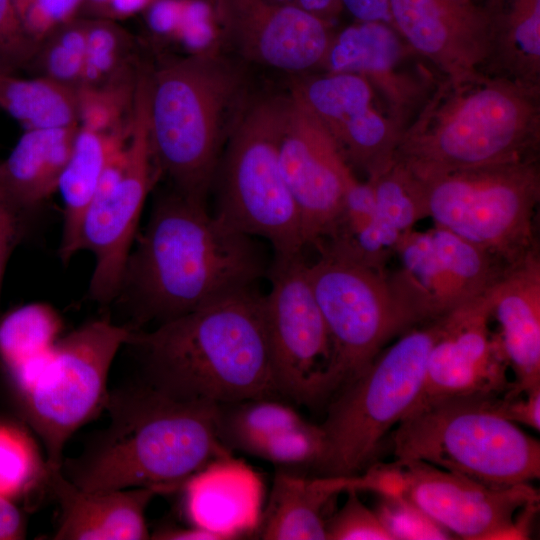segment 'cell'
Segmentation results:
<instances>
[{"label":"cell","instance_id":"obj_33","mask_svg":"<svg viewBox=\"0 0 540 540\" xmlns=\"http://www.w3.org/2000/svg\"><path fill=\"white\" fill-rule=\"evenodd\" d=\"M137 74L131 65L102 84L78 87V124L96 130L130 126Z\"/></svg>","mask_w":540,"mask_h":540},{"label":"cell","instance_id":"obj_18","mask_svg":"<svg viewBox=\"0 0 540 540\" xmlns=\"http://www.w3.org/2000/svg\"><path fill=\"white\" fill-rule=\"evenodd\" d=\"M323 69L362 76L403 134L444 77L385 22H357L334 35Z\"/></svg>","mask_w":540,"mask_h":540},{"label":"cell","instance_id":"obj_13","mask_svg":"<svg viewBox=\"0 0 540 540\" xmlns=\"http://www.w3.org/2000/svg\"><path fill=\"white\" fill-rule=\"evenodd\" d=\"M368 490L397 493L450 535L466 540L526 539L539 493L530 483L493 487L417 460L369 467Z\"/></svg>","mask_w":540,"mask_h":540},{"label":"cell","instance_id":"obj_34","mask_svg":"<svg viewBox=\"0 0 540 540\" xmlns=\"http://www.w3.org/2000/svg\"><path fill=\"white\" fill-rule=\"evenodd\" d=\"M48 467L31 435L17 424L0 421V496L17 499L40 484Z\"/></svg>","mask_w":540,"mask_h":540},{"label":"cell","instance_id":"obj_42","mask_svg":"<svg viewBox=\"0 0 540 540\" xmlns=\"http://www.w3.org/2000/svg\"><path fill=\"white\" fill-rule=\"evenodd\" d=\"M495 405L509 421L540 431V387L514 397H497Z\"/></svg>","mask_w":540,"mask_h":540},{"label":"cell","instance_id":"obj_11","mask_svg":"<svg viewBox=\"0 0 540 540\" xmlns=\"http://www.w3.org/2000/svg\"><path fill=\"white\" fill-rule=\"evenodd\" d=\"M308 276L331 341L324 400L352 382L394 337L412 328L388 274L346 256L319 251Z\"/></svg>","mask_w":540,"mask_h":540},{"label":"cell","instance_id":"obj_2","mask_svg":"<svg viewBox=\"0 0 540 540\" xmlns=\"http://www.w3.org/2000/svg\"><path fill=\"white\" fill-rule=\"evenodd\" d=\"M219 405L173 398L142 379L109 391V425L75 458L67 479L88 491L181 488L212 463L230 458L218 431Z\"/></svg>","mask_w":540,"mask_h":540},{"label":"cell","instance_id":"obj_27","mask_svg":"<svg viewBox=\"0 0 540 540\" xmlns=\"http://www.w3.org/2000/svg\"><path fill=\"white\" fill-rule=\"evenodd\" d=\"M130 131L131 124L117 130H96L78 125L71 154L57 187L63 202L59 248L63 262L78 253V234L84 212L94 196L106 165L127 140Z\"/></svg>","mask_w":540,"mask_h":540},{"label":"cell","instance_id":"obj_49","mask_svg":"<svg viewBox=\"0 0 540 540\" xmlns=\"http://www.w3.org/2000/svg\"><path fill=\"white\" fill-rule=\"evenodd\" d=\"M281 3L293 4V0H274Z\"/></svg>","mask_w":540,"mask_h":540},{"label":"cell","instance_id":"obj_50","mask_svg":"<svg viewBox=\"0 0 540 540\" xmlns=\"http://www.w3.org/2000/svg\"><path fill=\"white\" fill-rule=\"evenodd\" d=\"M476 1L484 5V3H485L487 0H476Z\"/></svg>","mask_w":540,"mask_h":540},{"label":"cell","instance_id":"obj_7","mask_svg":"<svg viewBox=\"0 0 540 540\" xmlns=\"http://www.w3.org/2000/svg\"><path fill=\"white\" fill-rule=\"evenodd\" d=\"M289 93L248 96L225 142L213 185L214 213L236 230L266 240L276 258L303 255L298 209L279 164Z\"/></svg>","mask_w":540,"mask_h":540},{"label":"cell","instance_id":"obj_16","mask_svg":"<svg viewBox=\"0 0 540 540\" xmlns=\"http://www.w3.org/2000/svg\"><path fill=\"white\" fill-rule=\"evenodd\" d=\"M290 92L325 128L349 166L364 172L367 180L391 166L403 131L362 76L325 71L296 79Z\"/></svg>","mask_w":540,"mask_h":540},{"label":"cell","instance_id":"obj_25","mask_svg":"<svg viewBox=\"0 0 540 540\" xmlns=\"http://www.w3.org/2000/svg\"><path fill=\"white\" fill-rule=\"evenodd\" d=\"M78 125L26 130L0 162V182L18 211L35 208L57 191Z\"/></svg>","mask_w":540,"mask_h":540},{"label":"cell","instance_id":"obj_31","mask_svg":"<svg viewBox=\"0 0 540 540\" xmlns=\"http://www.w3.org/2000/svg\"><path fill=\"white\" fill-rule=\"evenodd\" d=\"M380 226L396 238L427 217L423 189L417 177L394 160L389 168L368 179Z\"/></svg>","mask_w":540,"mask_h":540},{"label":"cell","instance_id":"obj_12","mask_svg":"<svg viewBox=\"0 0 540 540\" xmlns=\"http://www.w3.org/2000/svg\"><path fill=\"white\" fill-rule=\"evenodd\" d=\"M148 98L149 71L140 68L130 135L106 165L79 228L77 252L86 250L94 256L89 295L100 304L119 295L140 216L157 177Z\"/></svg>","mask_w":540,"mask_h":540},{"label":"cell","instance_id":"obj_24","mask_svg":"<svg viewBox=\"0 0 540 540\" xmlns=\"http://www.w3.org/2000/svg\"><path fill=\"white\" fill-rule=\"evenodd\" d=\"M357 476L305 477L278 470L264 509L259 537L265 540H325L329 505L341 493L358 491Z\"/></svg>","mask_w":540,"mask_h":540},{"label":"cell","instance_id":"obj_15","mask_svg":"<svg viewBox=\"0 0 540 540\" xmlns=\"http://www.w3.org/2000/svg\"><path fill=\"white\" fill-rule=\"evenodd\" d=\"M278 154L306 246L318 249L339 223L346 191L360 181L325 128L291 92Z\"/></svg>","mask_w":540,"mask_h":540},{"label":"cell","instance_id":"obj_23","mask_svg":"<svg viewBox=\"0 0 540 540\" xmlns=\"http://www.w3.org/2000/svg\"><path fill=\"white\" fill-rule=\"evenodd\" d=\"M395 254L400 266L388 280L412 327L438 320L468 302L430 230L402 234Z\"/></svg>","mask_w":540,"mask_h":540},{"label":"cell","instance_id":"obj_10","mask_svg":"<svg viewBox=\"0 0 540 540\" xmlns=\"http://www.w3.org/2000/svg\"><path fill=\"white\" fill-rule=\"evenodd\" d=\"M132 330L109 319L84 324L59 338L37 377L16 392L24 419L44 445L48 471L61 468L67 441L106 408L109 371Z\"/></svg>","mask_w":540,"mask_h":540},{"label":"cell","instance_id":"obj_20","mask_svg":"<svg viewBox=\"0 0 540 540\" xmlns=\"http://www.w3.org/2000/svg\"><path fill=\"white\" fill-rule=\"evenodd\" d=\"M391 25L445 77L482 70L488 18L476 0H389Z\"/></svg>","mask_w":540,"mask_h":540},{"label":"cell","instance_id":"obj_26","mask_svg":"<svg viewBox=\"0 0 540 540\" xmlns=\"http://www.w3.org/2000/svg\"><path fill=\"white\" fill-rule=\"evenodd\" d=\"M488 51L482 71L540 87V0H487Z\"/></svg>","mask_w":540,"mask_h":540},{"label":"cell","instance_id":"obj_21","mask_svg":"<svg viewBox=\"0 0 540 540\" xmlns=\"http://www.w3.org/2000/svg\"><path fill=\"white\" fill-rule=\"evenodd\" d=\"M491 318L508 367L514 374L504 397L540 387V255L531 253L487 292Z\"/></svg>","mask_w":540,"mask_h":540},{"label":"cell","instance_id":"obj_38","mask_svg":"<svg viewBox=\"0 0 540 540\" xmlns=\"http://www.w3.org/2000/svg\"><path fill=\"white\" fill-rule=\"evenodd\" d=\"M381 501L375 512L393 540L451 539V535L397 493L379 492Z\"/></svg>","mask_w":540,"mask_h":540},{"label":"cell","instance_id":"obj_36","mask_svg":"<svg viewBox=\"0 0 540 540\" xmlns=\"http://www.w3.org/2000/svg\"><path fill=\"white\" fill-rule=\"evenodd\" d=\"M86 54L79 87L106 82L131 66L132 36L115 20L86 18Z\"/></svg>","mask_w":540,"mask_h":540},{"label":"cell","instance_id":"obj_48","mask_svg":"<svg viewBox=\"0 0 540 540\" xmlns=\"http://www.w3.org/2000/svg\"><path fill=\"white\" fill-rule=\"evenodd\" d=\"M111 0H82L80 10H84L95 17H104Z\"/></svg>","mask_w":540,"mask_h":540},{"label":"cell","instance_id":"obj_46","mask_svg":"<svg viewBox=\"0 0 540 540\" xmlns=\"http://www.w3.org/2000/svg\"><path fill=\"white\" fill-rule=\"evenodd\" d=\"M358 22L391 24L389 0H338Z\"/></svg>","mask_w":540,"mask_h":540},{"label":"cell","instance_id":"obj_44","mask_svg":"<svg viewBox=\"0 0 540 540\" xmlns=\"http://www.w3.org/2000/svg\"><path fill=\"white\" fill-rule=\"evenodd\" d=\"M184 0H153L147 8L148 26L158 33L178 30Z\"/></svg>","mask_w":540,"mask_h":540},{"label":"cell","instance_id":"obj_6","mask_svg":"<svg viewBox=\"0 0 540 540\" xmlns=\"http://www.w3.org/2000/svg\"><path fill=\"white\" fill-rule=\"evenodd\" d=\"M497 397H454L408 411L392 434L395 460H417L493 487L540 478V443L506 419Z\"/></svg>","mask_w":540,"mask_h":540},{"label":"cell","instance_id":"obj_14","mask_svg":"<svg viewBox=\"0 0 540 540\" xmlns=\"http://www.w3.org/2000/svg\"><path fill=\"white\" fill-rule=\"evenodd\" d=\"M262 310L276 392L297 403L324 400L331 341L303 255L275 258Z\"/></svg>","mask_w":540,"mask_h":540},{"label":"cell","instance_id":"obj_28","mask_svg":"<svg viewBox=\"0 0 540 540\" xmlns=\"http://www.w3.org/2000/svg\"><path fill=\"white\" fill-rule=\"evenodd\" d=\"M62 322L48 305L19 307L0 320V360L15 392L27 387L49 360Z\"/></svg>","mask_w":540,"mask_h":540},{"label":"cell","instance_id":"obj_37","mask_svg":"<svg viewBox=\"0 0 540 540\" xmlns=\"http://www.w3.org/2000/svg\"><path fill=\"white\" fill-rule=\"evenodd\" d=\"M325 451V438L320 425H304L263 438L244 453L282 467L320 464Z\"/></svg>","mask_w":540,"mask_h":540},{"label":"cell","instance_id":"obj_30","mask_svg":"<svg viewBox=\"0 0 540 540\" xmlns=\"http://www.w3.org/2000/svg\"><path fill=\"white\" fill-rule=\"evenodd\" d=\"M308 422L293 407L271 397L246 399L219 405L218 431L230 451L241 452L253 443Z\"/></svg>","mask_w":540,"mask_h":540},{"label":"cell","instance_id":"obj_8","mask_svg":"<svg viewBox=\"0 0 540 540\" xmlns=\"http://www.w3.org/2000/svg\"><path fill=\"white\" fill-rule=\"evenodd\" d=\"M442 318L399 335L333 396L320 424L325 451L316 468L319 475L357 476L368 468L385 435L420 395Z\"/></svg>","mask_w":540,"mask_h":540},{"label":"cell","instance_id":"obj_41","mask_svg":"<svg viewBox=\"0 0 540 540\" xmlns=\"http://www.w3.org/2000/svg\"><path fill=\"white\" fill-rule=\"evenodd\" d=\"M22 25L37 43L76 17L82 0H15Z\"/></svg>","mask_w":540,"mask_h":540},{"label":"cell","instance_id":"obj_22","mask_svg":"<svg viewBox=\"0 0 540 540\" xmlns=\"http://www.w3.org/2000/svg\"><path fill=\"white\" fill-rule=\"evenodd\" d=\"M48 487L60 506L56 540L150 539L145 511L160 491L151 487L84 490L58 470L48 471Z\"/></svg>","mask_w":540,"mask_h":540},{"label":"cell","instance_id":"obj_32","mask_svg":"<svg viewBox=\"0 0 540 540\" xmlns=\"http://www.w3.org/2000/svg\"><path fill=\"white\" fill-rule=\"evenodd\" d=\"M430 232L438 253L468 301L486 294L512 268L442 227L435 225Z\"/></svg>","mask_w":540,"mask_h":540},{"label":"cell","instance_id":"obj_39","mask_svg":"<svg viewBox=\"0 0 540 540\" xmlns=\"http://www.w3.org/2000/svg\"><path fill=\"white\" fill-rule=\"evenodd\" d=\"M356 489L346 491L343 506L329 517L326 540H393L378 514L358 497Z\"/></svg>","mask_w":540,"mask_h":540},{"label":"cell","instance_id":"obj_29","mask_svg":"<svg viewBox=\"0 0 540 540\" xmlns=\"http://www.w3.org/2000/svg\"><path fill=\"white\" fill-rule=\"evenodd\" d=\"M0 107L26 130L78 125L77 88L46 76L0 73Z\"/></svg>","mask_w":540,"mask_h":540},{"label":"cell","instance_id":"obj_1","mask_svg":"<svg viewBox=\"0 0 540 540\" xmlns=\"http://www.w3.org/2000/svg\"><path fill=\"white\" fill-rule=\"evenodd\" d=\"M269 265L255 237L172 190L155 202L119 295L126 294L137 330L255 289Z\"/></svg>","mask_w":540,"mask_h":540},{"label":"cell","instance_id":"obj_5","mask_svg":"<svg viewBox=\"0 0 540 540\" xmlns=\"http://www.w3.org/2000/svg\"><path fill=\"white\" fill-rule=\"evenodd\" d=\"M247 86L243 63L216 52H194L149 72L152 160L172 190L206 204Z\"/></svg>","mask_w":540,"mask_h":540},{"label":"cell","instance_id":"obj_45","mask_svg":"<svg viewBox=\"0 0 540 540\" xmlns=\"http://www.w3.org/2000/svg\"><path fill=\"white\" fill-rule=\"evenodd\" d=\"M26 520L15 500L0 496V540L23 539Z\"/></svg>","mask_w":540,"mask_h":540},{"label":"cell","instance_id":"obj_43","mask_svg":"<svg viewBox=\"0 0 540 540\" xmlns=\"http://www.w3.org/2000/svg\"><path fill=\"white\" fill-rule=\"evenodd\" d=\"M18 213L0 182V297L6 265L18 234Z\"/></svg>","mask_w":540,"mask_h":540},{"label":"cell","instance_id":"obj_17","mask_svg":"<svg viewBox=\"0 0 540 540\" xmlns=\"http://www.w3.org/2000/svg\"><path fill=\"white\" fill-rule=\"evenodd\" d=\"M226 45L241 63L291 74L323 68L334 35L328 22L274 0H214Z\"/></svg>","mask_w":540,"mask_h":540},{"label":"cell","instance_id":"obj_35","mask_svg":"<svg viewBox=\"0 0 540 540\" xmlns=\"http://www.w3.org/2000/svg\"><path fill=\"white\" fill-rule=\"evenodd\" d=\"M87 20L73 18L49 33L39 44L30 65L46 76L78 88L86 54Z\"/></svg>","mask_w":540,"mask_h":540},{"label":"cell","instance_id":"obj_3","mask_svg":"<svg viewBox=\"0 0 540 540\" xmlns=\"http://www.w3.org/2000/svg\"><path fill=\"white\" fill-rule=\"evenodd\" d=\"M126 345L138 353L142 380L176 399L222 405L277 393L255 289L132 330Z\"/></svg>","mask_w":540,"mask_h":540},{"label":"cell","instance_id":"obj_19","mask_svg":"<svg viewBox=\"0 0 540 540\" xmlns=\"http://www.w3.org/2000/svg\"><path fill=\"white\" fill-rule=\"evenodd\" d=\"M490 319L487 293L442 318L411 409L447 398L500 397L509 391V367L498 334L490 331Z\"/></svg>","mask_w":540,"mask_h":540},{"label":"cell","instance_id":"obj_9","mask_svg":"<svg viewBox=\"0 0 540 540\" xmlns=\"http://www.w3.org/2000/svg\"><path fill=\"white\" fill-rule=\"evenodd\" d=\"M427 217L507 267L539 250V158L418 177Z\"/></svg>","mask_w":540,"mask_h":540},{"label":"cell","instance_id":"obj_47","mask_svg":"<svg viewBox=\"0 0 540 540\" xmlns=\"http://www.w3.org/2000/svg\"><path fill=\"white\" fill-rule=\"evenodd\" d=\"M238 536L232 533L218 531L202 526L193 525L186 528H165L151 535L150 539L162 540H229Z\"/></svg>","mask_w":540,"mask_h":540},{"label":"cell","instance_id":"obj_4","mask_svg":"<svg viewBox=\"0 0 540 540\" xmlns=\"http://www.w3.org/2000/svg\"><path fill=\"white\" fill-rule=\"evenodd\" d=\"M540 87L482 70L443 77L394 160L415 176L539 158Z\"/></svg>","mask_w":540,"mask_h":540},{"label":"cell","instance_id":"obj_40","mask_svg":"<svg viewBox=\"0 0 540 540\" xmlns=\"http://www.w3.org/2000/svg\"><path fill=\"white\" fill-rule=\"evenodd\" d=\"M38 47L22 25L15 0H0V73L30 65Z\"/></svg>","mask_w":540,"mask_h":540}]
</instances>
